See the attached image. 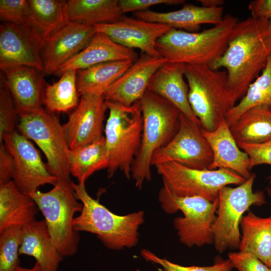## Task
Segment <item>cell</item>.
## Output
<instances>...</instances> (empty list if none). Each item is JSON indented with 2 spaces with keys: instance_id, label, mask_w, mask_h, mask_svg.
Instances as JSON below:
<instances>
[{
  "instance_id": "5b68a950",
  "label": "cell",
  "mask_w": 271,
  "mask_h": 271,
  "mask_svg": "<svg viewBox=\"0 0 271 271\" xmlns=\"http://www.w3.org/2000/svg\"><path fill=\"white\" fill-rule=\"evenodd\" d=\"M105 102L109 110L104 130L109 158L107 177H112L119 170L129 179L141 143L143 119L140 100L130 106Z\"/></svg>"
},
{
  "instance_id": "ee69618b",
  "label": "cell",
  "mask_w": 271,
  "mask_h": 271,
  "mask_svg": "<svg viewBox=\"0 0 271 271\" xmlns=\"http://www.w3.org/2000/svg\"><path fill=\"white\" fill-rule=\"evenodd\" d=\"M16 271H41V270L39 263L36 262L35 265L32 268H28L19 266Z\"/></svg>"
},
{
  "instance_id": "6da1fadb",
  "label": "cell",
  "mask_w": 271,
  "mask_h": 271,
  "mask_svg": "<svg viewBox=\"0 0 271 271\" xmlns=\"http://www.w3.org/2000/svg\"><path fill=\"white\" fill-rule=\"evenodd\" d=\"M271 55V24L268 19L250 17L234 27L223 54L209 66L224 68L234 106L259 76Z\"/></svg>"
},
{
  "instance_id": "d6a6232c",
  "label": "cell",
  "mask_w": 271,
  "mask_h": 271,
  "mask_svg": "<svg viewBox=\"0 0 271 271\" xmlns=\"http://www.w3.org/2000/svg\"><path fill=\"white\" fill-rule=\"evenodd\" d=\"M258 105L271 107V55L261 74L249 85L240 101L227 112L225 118L229 126L246 110Z\"/></svg>"
},
{
  "instance_id": "4316f807",
  "label": "cell",
  "mask_w": 271,
  "mask_h": 271,
  "mask_svg": "<svg viewBox=\"0 0 271 271\" xmlns=\"http://www.w3.org/2000/svg\"><path fill=\"white\" fill-rule=\"evenodd\" d=\"M237 143L260 144L271 140V107L253 106L243 112L230 126Z\"/></svg>"
},
{
  "instance_id": "4fadbf2b",
  "label": "cell",
  "mask_w": 271,
  "mask_h": 271,
  "mask_svg": "<svg viewBox=\"0 0 271 271\" xmlns=\"http://www.w3.org/2000/svg\"><path fill=\"white\" fill-rule=\"evenodd\" d=\"M13 157L14 171L12 180L18 189L26 194L34 192L45 184L55 185L57 178L42 161L40 152L17 130L5 133L0 140Z\"/></svg>"
},
{
  "instance_id": "52a82bcc",
  "label": "cell",
  "mask_w": 271,
  "mask_h": 271,
  "mask_svg": "<svg viewBox=\"0 0 271 271\" xmlns=\"http://www.w3.org/2000/svg\"><path fill=\"white\" fill-rule=\"evenodd\" d=\"M70 182L58 181L48 192L38 190L28 194L44 216L52 241L63 257L76 253L80 240L73 221L74 214L82 211L83 205L77 201Z\"/></svg>"
},
{
  "instance_id": "484cf974",
  "label": "cell",
  "mask_w": 271,
  "mask_h": 271,
  "mask_svg": "<svg viewBox=\"0 0 271 271\" xmlns=\"http://www.w3.org/2000/svg\"><path fill=\"white\" fill-rule=\"evenodd\" d=\"M240 226L239 251L253 255L271 268V216L260 217L249 210Z\"/></svg>"
},
{
  "instance_id": "8992f818",
  "label": "cell",
  "mask_w": 271,
  "mask_h": 271,
  "mask_svg": "<svg viewBox=\"0 0 271 271\" xmlns=\"http://www.w3.org/2000/svg\"><path fill=\"white\" fill-rule=\"evenodd\" d=\"M188 85V100L202 128L215 130L234 106L227 84L226 71L207 65H184Z\"/></svg>"
},
{
  "instance_id": "277c9868",
  "label": "cell",
  "mask_w": 271,
  "mask_h": 271,
  "mask_svg": "<svg viewBox=\"0 0 271 271\" xmlns=\"http://www.w3.org/2000/svg\"><path fill=\"white\" fill-rule=\"evenodd\" d=\"M140 102L143 119L141 143L131 170V177L139 189L145 181L151 180L152 158L177 132L181 114L169 101L148 90Z\"/></svg>"
},
{
  "instance_id": "7c38bea8",
  "label": "cell",
  "mask_w": 271,
  "mask_h": 271,
  "mask_svg": "<svg viewBox=\"0 0 271 271\" xmlns=\"http://www.w3.org/2000/svg\"><path fill=\"white\" fill-rule=\"evenodd\" d=\"M201 128L181 113L177 132L155 153L151 165L175 162L190 168L209 170L213 153Z\"/></svg>"
},
{
  "instance_id": "ac0fdd59",
  "label": "cell",
  "mask_w": 271,
  "mask_h": 271,
  "mask_svg": "<svg viewBox=\"0 0 271 271\" xmlns=\"http://www.w3.org/2000/svg\"><path fill=\"white\" fill-rule=\"evenodd\" d=\"M167 59L141 52L127 70L103 93L105 100L130 106L140 100L153 75Z\"/></svg>"
},
{
  "instance_id": "f1b7e54d",
  "label": "cell",
  "mask_w": 271,
  "mask_h": 271,
  "mask_svg": "<svg viewBox=\"0 0 271 271\" xmlns=\"http://www.w3.org/2000/svg\"><path fill=\"white\" fill-rule=\"evenodd\" d=\"M133 62L108 61L77 70V87L80 95L85 93L103 94Z\"/></svg>"
},
{
  "instance_id": "f35d334b",
  "label": "cell",
  "mask_w": 271,
  "mask_h": 271,
  "mask_svg": "<svg viewBox=\"0 0 271 271\" xmlns=\"http://www.w3.org/2000/svg\"><path fill=\"white\" fill-rule=\"evenodd\" d=\"M228 259L239 271H271V268L249 253L230 252Z\"/></svg>"
},
{
  "instance_id": "d4e9b609",
  "label": "cell",
  "mask_w": 271,
  "mask_h": 271,
  "mask_svg": "<svg viewBox=\"0 0 271 271\" xmlns=\"http://www.w3.org/2000/svg\"><path fill=\"white\" fill-rule=\"evenodd\" d=\"M39 208L32 198L13 180L0 185V233L12 226L23 227L35 220Z\"/></svg>"
},
{
  "instance_id": "ab89813d",
  "label": "cell",
  "mask_w": 271,
  "mask_h": 271,
  "mask_svg": "<svg viewBox=\"0 0 271 271\" xmlns=\"http://www.w3.org/2000/svg\"><path fill=\"white\" fill-rule=\"evenodd\" d=\"M121 9L124 14L126 13L143 11L155 5L165 4L178 5L183 4L184 0H119Z\"/></svg>"
},
{
  "instance_id": "5bb4252c",
  "label": "cell",
  "mask_w": 271,
  "mask_h": 271,
  "mask_svg": "<svg viewBox=\"0 0 271 271\" xmlns=\"http://www.w3.org/2000/svg\"><path fill=\"white\" fill-rule=\"evenodd\" d=\"M108 110L103 94L85 93L69 116L62 129L71 150L87 146L102 138Z\"/></svg>"
},
{
  "instance_id": "60d3db41",
  "label": "cell",
  "mask_w": 271,
  "mask_h": 271,
  "mask_svg": "<svg viewBox=\"0 0 271 271\" xmlns=\"http://www.w3.org/2000/svg\"><path fill=\"white\" fill-rule=\"evenodd\" d=\"M14 171V162L12 156L6 149L4 143H0V185L12 180Z\"/></svg>"
},
{
  "instance_id": "cb8c5ba5",
  "label": "cell",
  "mask_w": 271,
  "mask_h": 271,
  "mask_svg": "<svg viewBox=\"0 0 271 271\" xmlns=\"http://www.w3.org/2000/svg\"><path fill=\"white\" fill-rule=\"evenodd\" d=\"M19 254L34 257L41 271H58L63 259L52 241L45 220H35L22 227Z\"/></svg>"
},
{
  "instance_id": "8d00e7d4",
  "label": "cell",
  "mask_w": 271,
  "mask_h": 271,
  "mask_svg": "<svg viewBox=\"0 0 271 271\" xmlns=\"http://www.w3.org/2000/svg\"><path fill=\"white\" fill-rule=\"evenodd\" d=\"M0 20L17 25L31 26L28 1L1 0Z\"/></svg>"
},
{
  "instance_id": "2e32d148",
  "label": "cell",
  "mask_w": 271,
  "mask_h": 271,
  "mask_svg": "<svg viewBox=\"0 0 271 271\" xmlns=\"http://www.w3.org/2000/svg\"><path fill=\"white\" fill-rule=\"evenodd\" d=\"M42 45L31 26L2 22L0 25L1 70L27 66L43 72Z\"/></svg>"
},
{
  "instance_id": "f6af8a7d",
  "label": "cell",
  "mask_w": 271,
  "mask_h": 271,
  "mask_svg": "<svg viewBox=\"0 0 271 271\" xmlns=\"http://www.w3.org/2000/svg\"><path fill=\"white\" fill-rule=\"evenodd\" d=\"M269 186L267 187L266 190L267 194L271 197V174L268 177Z\"/></svg>"
},
{
  "instance_id": "f546056e",
  "label": "cell",
  "mask_w": 271,
  "mask_h": 271,
  "mask_svg": "<svg viewBox=\"0 0 271 271\" xmlns=\"http://www.w3.org/2000/svg\"><path fill=\"white\" fill-rule=\"evenodd\" d=\"M69 161L70 175L80 184H85L94 172L107 169L109 158L104 136L85 147L70 150Z\"/></svg>"
},
{
  "instance_id": "e575fe53",
  "label": "cell",
  "mask_w": 271,
  "mask_h": 271,
  "mask_svg": "<svg viewBox=\"0 0 271 271\" xmlns=\"http://www.w3.org/2000/svg\"><path fill=\"white\" fill-rule=\"evenodd\" d=\"M0 77V140L4 134L15 130L19 114L12 94L7 87L1 72Z\"/></svg>"
},
{
  "instance_id": "bcb514c9",
  "label": "cell",
  "mask_w": 271,
  "mask_h": 271,
  "mask_svg": "<svg viewBox=\"0 0 271 271\" xmlns=\"http://www.w3.org/2000/svg\"><path fill=\"white\" fill-rule=\"evenodd\" d=\"M269 22L270 23V24H271V17L269 19Z\"/></svg>"
},
{
  "instance_id": "7bdbcfd3",
  "label": "cell",
  "mask_w": 271,
  "mask_h": 271,
  "mask_svg": "<svg viewBox=\"0 0 271 271\" xmlns=\"http://www.w3.org/2000/svg\"><path fill=\"white\" fill-rule=\"evenodd\" d=\"M199 2L201 6L205 8H217L221 7L224 4V1L223 0H199Z\"/></svg>"
},
{
  "instance_id": "d590c367",
  "label": "cell",
  "mask_w": 271,
  "mask_h": 271,
  "mask_svg": "<svg viewBox=\"0 0 271 271\" xmlns=\"http://www.w3.org/2000/svg\"><path fill=\"white\" fill-rule=\"evenodd\" d=\"M141 254L146 260L161 265L165 271H232L234 268L233 263L229 259L220 260L211 266H186L174 263L167 259L159 257L148 249H143L141 251Z\"/></svg>"
},
{
  "instance_id": "9c48e42d",
  "label": "cell",
  "mask_w": 271,
  "mask_h": 271,
  "mask_svg": "<svg viewBox=\"0 0 271 271\" xmlns=\"http://www.w3.org/2000/svg\"><path fill=\"white\" fill-rule=\"evenodd\" d=\"M255 177V174H251L238 186H226L219 191L217 216L212 231L215 248L220 253L238 248L241 239L239 226L243 214L251 206H260L265 203L263 192L253 191Z\"/></svg>"
},
{
  "instance_id": "836d02e7",
  "label": "cell",
  "mask_w": 271,
  "mask_h": 271,
  "mask_svg": "<svg viewBox=\"0 0 271 271\" xmlns=\"http://www.w3.org/2000/svg\"><path fill=\"white\" fill-rule=\"evenodd\" d=\"M21 230L12 226L0 233V271H16L20 266Z\"/></svg>"
},
{
  "instance_id": "30bf717a",
  "label": "cell",
  "mask_w": 271,
  "mask_h": 271,
  "mask_svg": "<svg viewBox=\"0 0 271 271\" xmlns=\"http://www.w3.org/2000/svg\"><path fill=\"white\" fill-rule=\"evenodd\" d=\"M19 116V132L41 149L47 158L50 173L58 181L71 182L70 150L58 116L43 107L34 113Z\"/></svg>"
},
{
  "instance_id": "44dd1931",
  "label": "cell",
  "mask_w": 271,
  "mask_h": 271,
  "mask_svg": "<svg viewBox=\"0 0 271 271\" xmlns=\"http://www.w3.org/2000/svg\"><path fill=\"white\" fill-rule=\"evenodd\" d=\"M184 65L182 63L166 62L152 76L148 90L169 101L181 113L201 127L189 102V89L184 80Z\"/></svg>"
},
{
  "instance_id": "8fae6325",
  "label": "cell",
  "mask_w": 271,
  "mask_h": 271,
  "mask_svg": "<svg viewBox=\"0 0 271 271\" xmlns=\"http://www.w3.org/2000/svg\"><path fill=\"white\" fill-rule=\"evenodd\" d=\"M163 185L179 197L198 196L211 202L218 198L219 190L231 184L240 185L246 180L234 171L224 168L200 170L175 162L155 166Z\"/></svg>"
},
{
  "instance_id": "4dcf8cb0",
  "label": "cell",
  "mask_w": 271,
  "mask_h": 271,
  "mask_svg": "<svg viewBox=\"0 0 271 271\" xmlns=\"http://www.w3.org/2000/svg\"><path fill=\"white\" fill-rule=\"evenodd\" d=\"M70 21L90 24L116 22L124 16L119 0H69Z\"/></svg>"
},
{
  "instance_id": "7a4b0ae2",
  "label": "cell",
  "mask_w": 271,
  "mask_h": 271,
  "mask_svg": "<svg viewBox=\"0 0 271 271\" xmlns=\"http://www.w3.org/2000/svg\"><path fill=\"white\" fill-rule=\"evenodd\" d=\"M70 184L76 198L83 205L80 214L75 217V231H86L96 235L108 248L120 250L136 246L139 241L138 229L145 220V213L140 210L124 215H116L92 198L85 184Z\"/></svg>"
},
{
  "instance_id": "ba28073f",
  "label": "cell",
  "mask_w": 271,
  "mask_h": 271,
  "mask_svg": "<svg viewBox=\"0 0 271 271\" xmlns=\"http://www.w3.org/2000/svg\"><path fill=\"white\" fill-rule=\"evenodd\" d=\"M159 201L165 212L173 214L181 211L183 217L173 221L180 241L187 247H198L214 242L212 226L218 204L198 196L179 197L163 186L159 191Z\"/></svg>"
},
{
  "instance_id": "b9f144b4",
  "label": "cell",
  "mask_w": 271,
  "mask_h": 271,
  "mask_svg": "<svg viewBox=\"0 0 271 271\" xmlns=\"http://www.w3.org/2000/svg\"><path fill=\"white\" fill-rule=\"evenodd\" d=\"M251 17L268 19L271 17V0H255L248 5Z\"/></svg>"
},
{
  "instance_id": "ffe728a7",
  "label": "cell",
  "mask_w": 271,
  "mask_h": 271,
  "mask_svg": "<svg viewBox=\"0 0 271 271\" xmlns=\"http://www.w3.org/2000/svg\"><path fill=\"white\" fill-rule=\"evenodd\" d=\"M201 130L213 153V162L209 170L227 169L245 179L249 178L251 175L249 157L239 148L225 118L222 119L213 131L202 127Z\"/></svg>"
},
{
  "instance_id": "7402d4cb",
  "label": "cell",
  "mask_w": 271,
  "mask_h": 271,
  "mask_svg": "<svg viewBox=\"0 0 271 271\" xmlns=\"http://www.w3.org/2000/svg\"><path fill=\"white\" fill-rule=\"evenodd\" d=\"M138 58V54L133 49L115 43L104 33L96 32L88 44L61 66L54 75L60 76L68 71L83 69L108 61L129 60L134 62Z\"/></svg>"
},
{
  "instance_id": "9a60e30c",
  "label": "cell",
  "mask_w": 271,
  "mask_h": 271,
  "mask_svg": "<svg viewBox=\"0 0 271 271\" xmlns=\"http://www.w3.org/2000/svg\"><path fill=\"white\" fill-rule=\"evenodd\" d=\"M95 33L93 25L70 20L53 33L41 47L44 75L54 74L81 51Z\"/></svg>"
},
{
  "instance_id": "1f68e13d",
  "label": "cell",
  "mask_w": 271,
  "mask_h": 271,
  "mask_svg": "<svg viewBox=\"0 0 271 271\" xmlns=\"http://www.w3.org/2000/svg\"><path fill=\"white\" fill-rule=\"evenodd\" d=\"M79 96L77 70H70L63 73L57 82L47 83L43 103L51 112H67L77 106Z\"/></svg>"
},
{
  "instance_id": "603a6c76",
  "label": "cell",
  "mask_w": 271,
  "mask_h": 271,
  "mask_svg": "<svg viewBox=\"0 0 271 271\" xmlns=\"http://www.w3.org/2000/svg\"><path fill=\"white\" fill-rule=\"evenodd\" d=\"M133 14L137 19L143 21L164 24L189 32H198L202 24L217 25L224 16L222 7L210 8L192 4H186L181 9L170 12L147 10Z\"/></svg>"
},
{
  "instance_id": "74e56055",
  "label": "cell",
  "mask_w": 271,
  "mask_h": 271,
  "mask_svg": "<svg viewBox=\"0 0 271 271\" xmlns=\"http://www.w3.org/2000/svg\"><path fill=\"white\" fill-rule=\"evenodd\" d=\"M239 148L248 155L249 169L262 164L271 165V140L260 144L237 143Z\"/></svg>"
},
{
  "instance_id": "e0dca14e",
  "label": "cell",
  "mask_w": 271,
  "mask_h": 271,
  "mask_svg": "<svg viewBox=\"0 0 271 271\" xmlns=\"http://www.w3.org/2000/svg\"><path fill=\"white\" fill-rule=\"evenodd\" d=\"M96 32L106 34L115 43L154 57L161 56L156 49L157 40L173 29L161 23L125 17L109 24L93 25Z\"/></svg>"
},
{
  "instance_id": "3957f363",
  "label": "cell",
  "mask_w": 271,
  "mask_h": 271,
  "mask_svg": "<svg viewBox=\"0 0 271 271\" xmlns=\"http://www.w3.org/2000/svg\"><path fill=\"white\" fill-rule=\"evenodd\" d=\"M238 21V18L226 14L220 23L200 32L173 28L157 40L156 49L170 62L209 65L225 51Z\"/></svg>"
},
{
  "instance_id": "83f0119b",
  "label": "cell",
  "mask_w": 271,
  "mask_h": 271,
  "mask_svg": "<svg viewBox=\"0 0 271 271\" xmlns=\"http://www.w3.org/2000/svg\"><path fill=\"white\" fill-rule=\"evenodd\" d=\"M31 27L43 43L70 21L67 1L28 0Z\"/></svg>"
},
{
  "instance_id": "d6986e66",
  "label": "cell",
  "mask_w": 271,
  "mask_h": 271,
  "mask_svg": "<svg viewBox=\"0 0 271 271\" xmlns=\"http://www.w3.org/2000/svg\"><path fill=\"white\" fill-rule=\"evenodd\" d=\"M20 115L34 113L42 107L47 83L43 72L27 66L1 70Z\"/></svg>"
}]
</instances>
